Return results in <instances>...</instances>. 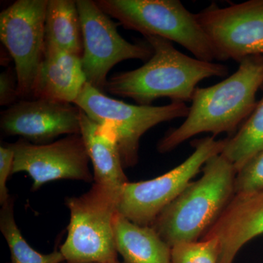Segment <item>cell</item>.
Listing matches in <instances>:
<instances>
[{"mask_svg": "<svg viewBox=\"0 0 263 263\" xmlns=\"http://www.w3.org/2000/svg\"><path fill=\"white\" fill-rule=\"evenodd\" d=\"M262 85L263 56L259 55L242 60L238 70L221 82L197 87L184 122L166 133L157 150L167 153L202 133L233 136L257 106L256 95Z\"/></svg>", "mask_w": 263, "mask_h": 263, "instance_id": "cell-1", "label": "cell"}, {"mask_svg": "<svg viewBox=\"0 0 263 263\" xmlns=\"http://www.w3.org/2000/svg\"><path fill=\"white\" fill-rule=\"evenodd\" d=\"M144 37L153 55L139 68L110 76L105 87L110 95L131 99L139 105H152L162 98L186 103L191 102L200 81L228 75L226 65L189 57L164 38Z\"/></svg>", "mask_w": 263, "mask_h": 263, "instance_id": "cell-2", "label": "cell"}, {"mask_svg": "<svg viewBox=\"0 0 263 263\" xmlns=\"http://www.w3.org/2000/svg\"><path fill=\"white\" fill-rule=\"evenodd\" d=\"M237 171L221 155L207 161L202 176L189 183L152 226L171 246L202 238L234 197Z\"/></svg>", "mask_w": 263, "mask_h": 263, "instance_id": "cell-3", "label": "cell"}, {"mask_svg": "<svg viewBox=\"0 0 263 263\" xmlns=\"http://www.w3.org/2000/svg\"><path fill=\"white\" fill-rule=\"evenodd\" d=\"M97 5L127 29L181 45L202 61L214 62L212 44L197 22L179 0H98Z\"/></svg>", "mask_w": 263, "mask_h": 263, "instance_id": "cell-4", "label": "cell"}, {"mask_svg": "<svg viewBox=\"0 0 263 263\" xmlns=\"http://www.w3.org/2000/svg\"><path fill=\"white\" fill-rule=\"evenodd\" d=\"M119 190L95 183L87 193L67 197V236L60 251L69 263L114 262L118 259L114 221Z\"/></svg>", "mask_w": 263, "mask_h": 263, "instance_id": "cell-5", "label": "cell"}, {"mask_svg": "<svg viewBox=\"0 0 263 263\" xmlns=\"http://www.w3.org/2000/svg\"><path fill=\"white\" fill-rule=\"evenodd\" d=\"M74 105L114 137L124 168L138 162L140 140L160 123L187 117L190 107L172 102L164 106L130 105L110 98L86 83Z\"/></svg>", "mask_w": 263, "mask_h": 263, "instance_id": "cell-6", "label": "cell"}, {"mask_svg": "<svg viewBox=\"0 0 263 263\" xmlns=\"http://www.w3.org/2000/svg\"><path fill=\"white\" fill-rule=\"evenodd\" d=\"M226 139L214 137L192 142L194 152L186 160L165 174L148 181L126 183L119 190L117 212L132 222L151 226L156 218L182 193L208 160L221 155Z\"/></svg>", "mask_w": 263, "mask_h": 263, "instance_id": "cell-7", "label": "cell"}, {"mask_svg": "<svg viewBox=\"0 0 263 263\" xmlns=\"http://www.w3.org/2000/svg\"><path fill=\"white\" fill-rule=\"evenodd\" d=\"M82 30L83 68L88 84L105 91L108 74L114 66L128 60L148 61L153 55L148 44L124 39L108 14L91 0H77Z\"/></svg>", "mask_w": 263, "mask_h": 263, "instance_id": "cell-8", "label": "cell"}, {"mask_svg": "<svg viewBox=\"0 0 263 263\" xmlns=\"http://www.w3.org/2000/svg\"><path fill=\"white\" fill-rule=\"evenodd\" d=\"M48 0H18L0 14V39L15 63L18 98L32 96L45 52Z\"/></svg>", "mask_w": 263, "mask_h": 263, "instance_id": "cell-9", "label": "cell"}, {"mask_svg": "<svg viewBox=\"0 0 263 263\" xmlns=\"http://www.w3.org/2000/svg\"><path fill=\"white\" fill-rule=\"evenodd\" d=\"M209 38L216 60L240 63L263 56V0H250L219 8L213 3L196 14Z\"/></svg>", "mask_w": 263, "mask_h": 263, "instance_id": "cell-10", "label": "cell"}, {"mask_svg": "<svg viewBox=\"0 0 263 263\" xmlns=\"http://www.w3.org/2000/svg\"><path fill=\"white\" fill-rule=\"evenodd\" d=\"M14 152L12 174L25 172L32 178V191L45 183L70 179L92 182L89 157L80 135H71L51 143L34 144L24 139L10 144Z\"/></svg>", "mask_w": 263, "mask_h": 263, "instance_id": "cell-11", "label": "cell"}, {"mask_svg": "<svg viewBox=\"0 0 263 263\" xmlns=\"http://www.w3.org/2000/svg\"><path fill=\"white\" fill-rule=\"evenodd\" d=\"M0 127L8 136L46 144L62 135H80L81 110L70 103L45 99L24 100L2 113Z\"/></svg>", "mask_w": 263, "mask_h": 263, "instance_id": "cell-12", "label": "cell"}, {"mask_svg": "<svg viewBox=\"0 0 263 263\" xmlns=\"http://www.w3.org/2000/svg\"><path fill=\"white\" fill-rule=\"evenodd\" d=\"M263 234V190L236 195L202 239L216 238L219 263H233L240 249Z\"/></svg>", "mask_w": 263, "mask_h": 263, "instance_id": "cell-13", "label": "cell"}, {"mask_svg": "<svg viewBox=\"0 0 263 263\" xmlns=\"http://www.w3.org/2000/svg\"><path fill=\"white\" fill-rule=\"evenodd\" d=\"M87 83L81 57L57 49H45L32 96L73 103Z\"/></svg>", "mask_w": 263, "mask_h": 263, "instance_id": "cell-14", "label": "cell"}, {"mask_svg": "<svg viewBox=\"0 0 263 263\" xmlns=\"http://www.w3.org/2000/svg\"><path fill=\"white\" fill-rule=\"evenodd\" d=\"M81 136L94 168L95 183L120 190L128 179L114 137L81 110Z\"/></svg>", "mask_w": 263, "mask_h": 263, "instance_id": "cell-15", "label": "cell"}, {"mask_svg": "<svg viewBox=\"0 0 263 263\" xmlns=\"http://www.w3.org/2000/svg\"><path fill=\"white\" fill-rule=\"evenodd\" d=\"M114 239L123 263H171V247L152 226H141L117 213Z\"/></svg>", "mask_w": 263, "mask_h": 263, "instance_id": "cell-16", "label": "cell"}, {"mask_svg": "<svg viewBox=\"0 0 263 263\" xmlns=\"http://www.w3.org/2000/svg\"><path fill=\"white\" fill-rule=\"evenodd\" d=\"M45 49L62 50L82 57V30L76 1L48 0Z\"/></svg>", "mask_w": 263, "mask_h": 263, "instance_id": "cell-17", "label": "cell"}, {"mask_svg": "<svg viewBox=\"0 0 263 263\" xmlns=\"http://www.w3.org/2000/svg\"><path fill=\"white\" fill-rule=\"evenodd\" d=\"M263 152V96L248 119L231 138H227L221 155L233 164L237 173Z\"/></svg>", "mask_w": 263, "mask_h": 263, "instance_id": "cell-18", "label": "cell"}, {"mask_svg": "<svg viewBox=\"0 0 263 263\" xmlns=\"http://www.w3.org/2000/svg\"><path fill=\"white\" fill-rule=\"evenodd\" d=\"M14 197L2 205L0 210V230L6 240L10 252V263H62L65 262L60 251L41 254L34 250L24 239L16 222L14 214Z\"/></svg>", "mask_w": 263, "mask_h": 263, "instance_id": "cell-19", "label": "cell"}, {"mask_svg": "<svg viewBox=\"0 0 263 263\" xmlns=\"http://www.w3.org/2000/svg\"><path fill=\"white\" fill-rule=\"evenodd\" d=\"M219 246L216 238L181 242L171 247V263H219Z\"/></svg>", "mask_w": 263, "mask_h": 263, "instance_id": "cell-20", "label": "cell"}, {"mask_svg": "<svg viewBox=\"0 0 263 263\" xmlns=\"http://www.w3.org/2000/svg\"><path fill=\"white\" fill-rule=\"evenodd\" d=\"M263 190V152L253 157L237 173L234 194L245 195Z\"/></svg>", "mask_w": 263, "mask_h": 263, "instance_id": "cell-21", "label": "cell"}, {"mask_svg": "<svg viewBox=\"0 0 263 263\" xmlns=\"http://www.w3.org/2000/svg\"><path fill=\"white\" fill-rule=\"evenodd\" d=\"M14 152L10 144L0 146V204L3 205L10 195L7 188V181L13 170Z\"/></svg>", "mask_w": 263, "mask_h": 263, "instance_id": "cell-22", "label": "cell"}, {"mask_svg": "<svg viewBox=\"0 0 263 263\" xmlns=\"http://www.w3.org/2000/svg\"><path fill=\"white\" fill-rule=\"evenodd\" d=\"M17 98H18V89L13 76L9 71H4L0 75V104L13 105Z\"/></svg>", "mask_w": 263, "mask_h": 263, "instance_id": "cell-23", "label": "cell"}, {"mask_svg": "<svg viewBox=\"0 0 263 263\" xmlns=\"http://www.w3.org/2000/svg\"><path fill=\"white\" fill-rule=\"evenodd\" d=\"M62 263H69V262H64ZM92 263H123V262H119V260H118V261H116V262H92Z\"/></svg>", "mask_w": 263, "mask_h": 263, "instance_id": "cell-24", "label": "cell"}]
</instances>
